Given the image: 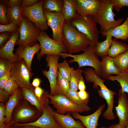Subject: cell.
I'll return each instance as SVG.
<instances>
[{
    "mask_svg": "<svg viewBox=\"0 0 128 128\" xmlns=\"http://www.w3.org/2000/svg\"><path fill=\"white\" fill-rule=\"evenodd\" d=\"M10 72L7 73L0 78V89L3 90L4 86L10 77Z\"/></svg>",
    "mask_w": 128,
    "mask_h": 128,
    "instance_id": "cell-44",
    "label": "cell"
},
{
    "mask_svg": "<svg viewBox=\"0 0 128 128\" xmlns=\"http://www.w3.org/2000/svg\"><path fill=\"white\" fill-rule=\"evenodd\" d=\"M106 79L112 81H117L119 84L122 91L128 94V70L119 73L117 75H110Z\"/></svg>",
    "mask_w": 128,
    "mask_h": 128,
    "instance_id": "cell-29",
    "label": "cell"
},
{
    "mask_svg": "<svg viewBox=\"0 0 128 128\" xmlns=\"http://www.w3.org/2000/svg\"><path fill=\"white\" fill-rule=\"evenodd\" d=\"M105 39L101 42L99 41L95 46L96 53L99 57H102L107 55L108 51L113 41V37L110 35L106 37Z\"/></svg>",
    "mask_w": 128,
    "mask_h": 128,
    "instance_id": "cell-30",
    "label": "cell"
},
{
    "mask_svg": "<svg viewBox=\"0 0 128 128\" xmlns=\"http://www.w3.org/2000/svg\"><path fill=\"white\" fill-rule=\"evenodd\" d=\"M103 37L110 35L116 39L126 41L128 40V16L122 24L106 32H101Z\"/></svg>",
    "mask_w": 128,
    "mask_h": 128,
    "instance_id": "cell-23",
    "label": "cell"
},
{
    "mask_svg": "<svg viewBox=\"0 0 128 128\" xmlns=\"http://www.w3.org/2000/svg\"><path fill=\"white\" fill-rule=\"evenodd\" d=\"M41 82L40 78H36L33 79L31 84L33 87L35 88L39 86Z\"/></svg>",
    "mask_w": 128,
    "mask_h": 128,
    "instance_id": "cell-50",
    "label": "cell"
},
{
    "mask_svg": "<svg viewBox=\"0 0 128 128\" xmlns=\"http://www.w3.org/2000/svg\"><path fill=\"white\" fill-rule=\"evenodd\" d=\"M126 128H128V125H127V127H126Z\"/></svg>",
    "mask_w": 128,
    "mask_h": 128,
    "instance_id": "cell-54",
    "label": "cell"
},
{
    "mask_svg": "<svg viewBox=\"0 0 128 128\" xmlns=\"http://www.w3.org/2000/svg\"></svg>",
    "mask_w": 128,
    "mask_h": 128,
    "instance_id": "cell-55",
    "label": "cell"
},
{
    "mask_svg": "<svg viewBox=\"0 0 128 128\" xmlns=\"http://www.w3.org/2000/svg\"><path fill=\"white\" fill-rule=\"evenodd\" d=\"M101 61L102 78L106 79L112 74L117 75L119 72L114 63V58L107 55L101 57Z\"/></svg>",
    "mask_w": 128,
    "mask_h": 128,
    "instance_id": "cell-24",
    "label": "cell"
},
{
    "mask_svg": "<svg viewBox=\"0 0 128 128\" xmlns=\"http://www.w3.org/2000/svg\"><path fill=\"white\" fill-rule=\"evenodd\" d=\"M63 34V44L69 54L83 51L91 45L89 38L78 31L69 21L64 22Z\"/></svg>",
    "mask_w": 128,
    "mask_h": 128,
    "instance_id": "cell-1",
    "label": "cell"
},
{
    "mask_svg": "<svg viewBox=\"0 0 128 128\" xmlns=\"http://www.w3.org/2000/svg\"><path fill=\"white\" fill-rule=\"evenodd\" d=\"M19 26L17 25L9 23L5 25H0V32H8L14 33L19 31Z\"/></svg>",
    "mask_w": 128,
    "mask_h": 128,
    "instance_id": "cell-38",
    "label": "cell"
},
{
    "mask_svg": "<svg viewBox=\"0 0 128 128\" xmlns=\"http://www.w3.org/2000/svg\"><path fill=\"white\" fill-rule=\"evenodd\" d=\"M44 94L50 99L49 103L56 109L55 111L59 114H65L69 113H82L88 112L91 110L89 106H83L78 105L65 95H52L48 91H45Z\"/></svg>",
    "mask_w": 128,
    "mask_h": 128,
    "instance_id": "cell-5",
    "label": "cell"
},
{
    "mask_svg": "<svg viewBox=\"0 0 128 128\" xmlns=\"http://www.w3.org/2000/svg\"><path fill=\"white\" fill-rule=\"evenodd\" d=\"M102 5L97 13L93 17L96 23L100 26L101 32H106L121 24L122 18L116 20L113 11V6L111 0H101Z\"/></svg>",
    "mask_w": 128,
    "mask_h": 128,
    "instance_id": "cell-4",
    "label": "cell"
},
{
    "mask_svg": "<svg viewBox=\"0 0 128 128\" xmlns=\"http://www.w3.org/2000/svg\"><path fill=\"white\" fill-rule=\"evenodd\" d=\"M113 8L118 12L122 7H128V0H111Z\"/></svg>",
    "mask_w": 128,
    "mask_h": 128,
    "instance_id": "cell-40",
    "label": "cell"
},
{
    "mask_svg": "<svg viewBox=\"0 0 128 128\" xmlns=\"http://www.w3.org/2000/svg\"><path fill=\"white\" fill-rule=\"evenodd\" d=\"M40 50V46L38 43L32 47L20 45L15 50V54L18 56L19 59L24 60L28 69L32 71L31 65L33 57L35 54L39 53Z\"/></svg>",
    "mask_w": 128,
    "mask_h": 128,
    "instance_id": "cell-17",
    "label": "cell"
},
{
    "mask_svg": "<svg viewBox=\"0 0 128 128\" xmlns=\"http://www.w3.org/2000/svg\"><path fill=\"white\" fill-rule=\"evenodd\" d=\"M64 3V0H43V9L50 12L61 13Z\"/></svg>",
    "mask_w": 128,
    "mask_h": 128,
    "instance_id": "cell-31",
    "label": "cell"
},
{
    "mask_svg": "<svg viewBox=\"0 0 128 128\" xmlns=\"http://www.w3.org/2000/svg\"><path fill=\"white\" fill-rule=\"evenodd\" d=\"M43 10L47 25L52 30V39L63 45V31L65 20L62 13L50 12L44 9Z\"/></svg>",
    "mask_w": 128,
    "mask_h": 128,
    "instance_id": "cell-12",
    "label": "cell"
},
{
    "mask_svg": "<svg viewBox=\"0 0 128 128\" xmlns=\"http://www.w3.org/2000/svg\"><path fill=\"white\" fill-rule=\"evenodd\" d=\"M41 31L33 23L23 16L19 26V37L16 45L34 46L37 43V37Z\"/></svg>",
    "mask_w": 128,
    "mask_h": 128,
    "instance_id": "cell-8",
    "label": "cell"
},
{
    "mask_svg": "<svg viewBox=\"0 0 128 128\" xmlns=\"http://www.w3.org/2000/svg\"><path fill=\"white\" fill-rule=\"evenodd\" d=\"M52 113L55 120L62 128H86L81 121L75 120L69 113L61 114L53 109Z\"/></svg>",
    "mask_w": 128,
    "mask_h": 128,
    "instance_id": "cell-22",
    "label": "cell"
},
{
    "mask_svg": "<svg viewBox=\"0 0 128 128\" xmlns=\"http://www.w3.org/2000/svg\"><path fill=\"white\" fill-rule=\"evenodd\" d=\"M43 0H39L30 7L23 9V15L33 23L40 30H47L48 26L45 17L43 8Z\"/></svg>",
    "mask_w": 128,
    "mask_h": 128,
    "instance_id": "cell-11",
    "label": "cell"
},
{
    "mask_svg": "<svg viewBox=\"0 0 128 128\" xmlns=\"http://www.w3.org/2000/svg\"><path fill=\"white\" fill-rule=\"evenodd\" d=\"M118 101L115 108L119 119V123L126 127L128 125V97L121 89L119 91Z\"/></svg>",
    "mask_w": 128,
    "mask_h": 128,
    "instance_id": "cell-16",
    "label": "cell"
},
{
    "mask_svg": "<svg viewBox=\"0 0 128 128\" xmlns=\"http://www.w3.org/2000/svg\"><path fill=\"white\" fill-rule=\"evenodd\" d=\"M58 71L61 76L70 82L71 73L74 69L73 68L70 67L66 60L64 59L62 63H58Z\"/></svg>",
    "mask_w": 128,
    "mask_h": 128,
    "instance_id": "cell-34",
    "label": "cell"
},
{
    "mask_svg": "<svg viewBox=\"0 0 128 128\" xmlns=\"http://www.w3.org/2000/svg\"><path fill=\"white\" fill-rule=\"evenodd\" d=\"M71 25L78 31L87 37L90 40L91 45L95 46L99 41L100 32L92 17L78 15L70 21Z\"/></svg>",
    "mask_w": 128,
    "mask_h": 128,
    "instance_id": "cell-7",
    "label": "cell"
},
{
    "mask_svg": "<svg viewBox=\"0 0 128 128\" xmlns=\"http://www.w3.org/2000/svg\"><path fill=\"white\" fill-rule=\"evenodd\" d=\"M59 55L64 59L68 57L73 58V59L69 60L68 63L77 62L79 68L85 66L92 68L97 74L100 78L102 77L101 61L96 53L95 46H89L81 54L74 55L61 52Z\"/></svg>",
    "mask_w": 128,
    "mask_h": 128,
    "instance_id": "cell-2",
    "label": "cell"
},
{
    "mask_svg": "<svg viewBox=\"0 0 128 128\" xmlns=\"http://www.w3.org/2000/svg\"><path fill=\"white\" fill-rule=\"evenodd\" d=\"M2 2L4 4L7 8L10 7L15 5H21L22 1V0H3Z\"/></svg>",
    "mask_w": 128,
    "mask_h": 128,
    "instance_id": "cell-42",
    "label": "cell"
},
{
    "mask_svg": "<svg viewBox=\"0 0 128 128\" xmlns=\"http://www.w3.org/2000/svg\"><path fill=\"white\" fill-rule=\"evenodd\" d=\"M19 87L16 81L11 76L5 85L3 90L10 96L14 93Z\"/></svg>",
    "mask_w": 128,
    "mask_h": 128,
    "instance_id": "cell-35",
    "label": "cell"
},
{
    "mask_svg": "<svg viewBox=\"0 0 128 128\" xmlns=\"http://www.w3.org/2000/svg\"><path fill=\"white\" fill-rule=\"evenodd\" d=\"M83 72L82 70L79 69L72 70L70 81V89L77 91L78 83L82 77V74Z\"/></svg>",
    "mask_w": 128,
    "mask_h": 128,
    "instance_id": "cell-33",
    "label": "cell"
},
{
    "mask_svg": "<svg viewBox=\"0 0 128 128\" xmlns=\"http://www.w3.org/2000/svg\"><path fill=\"white\" fill-rule=\"evenodd\" d=\"M22 9L19 5L7 8V16L9 23L14 24L19 26L23 16Z\"/></svg>",
    "mask_w": 128,
    "mask_h": 128,
    "instance_id": "cell-26",
    "label": "cell"
},
{
    "mask_svg": "<svg viewBox=\"0 0 128 128\" xmlns=\"http://www.w3.org/2000/svg\"><path fill=\"white\" fill-rule=\"evenodd\" d=\"M0 128H9L6 125L5 123L0 124Z\"/></svg>",
    "mask_w": 128,
    "mask_h": 128,
    "instance_id": "cell-53",
    "label": "cell"
},
{
    "mask_svg": "<svg viewBox=\"0 0 128 128\" xmlns=\"http://www.w3.org/2000/svg\"><path fill=\"white\" fill-rule=\"evenodd\" d=\"M7 8L5 5L1 2L0 4V23L1 25L9 23L7 16Z\"/></svg>",
    "mask_w": 128,
    "mask_h": 128,
    "instance_id": "cell-39",
    "label": "cell"
},
{
    "mask_svg": "<svg viewBox=\"0 0 128 128\" xmlns=\"http://www.w3.org/2000/svg\"><path fill=\"white\" fill-rule=\"evenodd\" d=\"M87 82L94 83L93 88H98V93L100 96L106 101L107 105L106 110L103 113V116L107 120H112L114 119L115 117L113 112L114 102V98L116 93L108 89L105 85V81L99 77L94 71L90 72L87 77Z\"/></svg>",
    "mask_w": 128,
    "mask_h": 128,
    "instance_id": "cell-3",
    "label": "cell"
},
{
    "mask_svg": "<svg viewBox=\"0 0 128 128\" xmlns=\"http://www.w3.org/2000/svg\"><path fill=\"white\" fill-rule=\"evenodd\" d=\"M37 40L40 47V51L37 54V58L39 60L45 55H59L61 53L66 51L63 45L50 38L44 31H40Z\"/></svg>",
    "mask_w": 128,
    "mask_h": 128,
    "instance_id": "cell-10",
    "label": "cell"
},
{
    "mask_svg": "<svg viewBox=\"0 0 128 128\" xmlns=\"http://www.w3.org/2000/svg\"><path fill=\"white\" fill-rule=\"evenodd\" d=\"M9 128H39L30 125H22L17 127L10 126Z\"/></svg>",
    "mask_w": 128,
    "mask_h": 128,
    "instance_id": "cell-52",
    "label": "cell"
},
{
    "mask_svg": "<svg viewBox=\"0 0 128 128\" xmlns=\"http://www.w3.org/2000/svg\"><path fill=\"white\" fill-rule=\"evenodd\" d=\"M23 98L21 88L19 87L14 93L9 96L8 101L5 103L6 114L5 123L8 127L11 126L12 114L14 109Z\"/></svg>",
    "mask_w": 128,
    "mask_h": 128,
    "instance_id": "cell-21",
    "label": "cell"
},
{
    "mask_svg": "<svg viewBox=\"0 0 128 128\" xmlns=\"http://www.w3.org/2000/svg\"><path fill=\"white\" fill-rule=\"evenodd\" d=\"M78 88L79 91L85 90L86 87L83 78L82 77L80 80L78 85Z\"/></svg>",
    "mask_w": 128,
    "mask_h": 128,
    "instance_id": "cell-49",
    "label": "cell"
},
{
    "mask_svg": "<svg viewBox=\"0 0 128 128\" xmlns=\"http://www.w3.org/2000/svg\"><path fill=\"white\" fill-rule=\"evenodd\" d=\"M6 114V110L5 104L0 103V117H5Z\"/></svg>",
    "mask_w": 128,
    "mask_h": 128,
    "instance_id": "cell-48",
    "label": "cell"
},
{
    "mask_svg": "<svg viewBox=\"0 0 128 128\" xmlns=\"http://www.w3.org/2000/svg\"><path fill=\"white\" fill-rule=\"evenodd\" d=\"M105 106V104L101 105L95 112L89 115H82L77 112L71 114L73 117L79 120L86 128H97L99 119Z\"/></svg>",
    "mask_w": 128,
    "mask_h": 128,
    "instance_id": "cell-19",
    "label": "cell"
},
{
    "mask_svg": "<svg viewBox=\"0 0 128 128\" xmlns=\"http://www.w3.org/2000/svg\"><path fill=\"white\" fill-rule=\"evenodd\" d=\"M62 14L65 21H70L78 15L76 0H64Z\"/></svg>",
    "mask_w": 128,
    "mask_h": 128,
    "instance_id": "cell-25",
    "label": "cell"
},
{
    "mask_svg": "<svg viewBox=\"0 0 128 128\" xmlns=\"http://www.w3.org/2000/svg\"><path fill=\"white\" fill-rule=\"evenodd\" d=\"M53 109L49 104H46L44 106L42 115L35 121L26 123H17L12 126L17 127L30 125L39 128H62L54 118L52 113Z\"/></svg>",
    "mask_w": 128,
    "mask_h": 128,
    "instance_id": "cell-13",
    "label": "cell"
},
{
    "mask_svg": "<svg viewBox=\"0 0 128 128\" xmlns=\"http://www.w3.org/2000/svg\"><path fill=\"white\" fill-rule=\"evenodd\" d=\"M128 50V45L117 40L115 38L113 39L112 44L107 53V55L114 58Z\"/></svg>",
    "mask_w": 128,
    "mask_h": 128,
    "instance_id": "cell-27",
    "label": "cell"
},
{
    "mask_svg": "<svg viewBox=\"0 0 128 128\" xmlns=\"http://www.w3.org/2000/svg\"><path fill=\"white\" fill-rule=\"evenodd\" d=\"M101 128H126V127L119 123L112 124L108 127L101 126Z\"/></svg>",
    "mask_w": 128,
    "mask_h": 128,
    "instance_id": "cell-51",
    "label": "cell"
},
{
    "mask_svg": "<svg viewBox=\"0 0 128 128\" xmlns=\"http://www.w3.org/2000/svg\"><path fill=\"white\" fill-rule=\"evenodd\" d=\"M70 89V82L63 78L58 71L55 90V95L65 96Z\"/></svg>",
    "mask_w": 128,
    "mask_h": 128,
    "instance_id": "cell-28",
    "label": "cell"
},
{
    "mask_svg": "<svg viewBox=\"0 0 128 128\" xmlns=\"http://www.w3.org/2000/svg\"><path fill=\"white\" fill-rule=\"evenodd\" d=\"M10 73L11 77L20 87L26 88L34 91L35 88L30 82L33 73L28 69L23 59L13 62Z\"/></svg>",
    "mask_w": 128,
    "mask_h": 128,
    "instance_id": "cell-9",
    "label": "cell"
},
{
    "mask_svg": "<svg viewBox=\"0 0 128 128\" xmlns=\"http://www.w3.org/2000/svg\"><path fill=\"white\" fill-rule=\"evenodd\" d=\"M39 1L38 0H23L21 6L23 9L32 6L37 3Z\"/></svg>",
    "mask_w": 128,
    "mask_h": 128,
    "instance_id": "cell-43",
    "label": "cell"
},
{
    "mask_svg": "<svg viewBox=\"0 0 128 128\" xmlns=\"http://www.w3.org/2000/svg\"><path fill=\"white\" fill-rule=\"evenodd\" d=\"M13 33L8 32L1 33L0 34V48L3 46L8 41Z\"/></svg>",
    "mask_w": 128,
    "mask_h": 128,
    "instance_id": "cell-41",
    "label": "cell"
},
{
    "mask_svg": "<svg viewBox=\"0 0 128 128\" xmlns=\"http://www.w3.org/2000/svg\"><path fill=\"white\" fill-rule=\"evenodd\" d=\"M60 56L59 55H46V60L47 66L49 68L48 71L43 70V75L48 79L50 84V94L55 95V90L58 70V61Z\"/></svg>",
    "mask_w": 128,
    "mask_h": 128,
    "instance_id": "cell-14",
    "label": "cell"
},
{
    "mask_svg": "<svg viewBox=\"0 0 128 128\" xmlns=\"http://www.w3.org/2000/svg\"><path fill=\"white\" fill-rule=\"evenodd\" d=\"M78 15L93 17L98 12L102 5L101 0H76Z\"/></svg>",
    "mask_w": 128,
    "mask_h": 128,
    "instance_id": "cell-15",
    "label": "cell"
},
{
    "mask_svg": "<svg viewBox=\"0 0 128 128\" xmlns=\"http://www.w3.org/2000/svg\"><path fill=\"white\" fill-rule=\"evenodd\" d=\"M21 89L23 98L42 113L44 106L49 104V99L44 94L41 98L39 99L32 90L24 88Z\"/></svg>",
    "mask_w": 128,
    "mask_h": 128,
    "instance_id": "cell-20",
    "label": "cell"
},
{
    "mask_svg": "<svg viewBox=\"0 0 128 128\" xmlns=\"http://www.w3.org/2000/svg\"><path fill=\"white\" fill-rule=\"evenodd\" d=\"M45 92V90L40 86L35 88L34 93L35 95L39 99L41 98Z\"/></svg>",
    "mask_w": 128,
    "mask_h": 128,
    "instance_id": "cell-47",
    "label": "cell"
},
{
    "mask_svg": "<svg viewBox=\"0 0 128 128\" xmlns=\"http://www.w3.org/2000/svg\"><path fill=\"white\" fill-rule=\"evenodd\" d=\"M115 64L119 73L128 70V50L114 58Z\"/></svg>",
    "mask_w": 128,
    "mask_h": 128,
    "instance_id": "cell-32",
    "label": "cell"
},
{
    "mask_svg": "<svg viewBox=\"0 0 128 128\" xmlns=\"http://www.w3.org/2000/svg\"><path fill=\"white\" fill-rule=\"evenodd\" d=\"M9 96L3 90L0 89V102L6 103L8 101Z\"/></svg>",
    "mask_w": 128,
    "mask_h": 128,
    "instance_id": "cell-46",
    "label": "cell"
},
{
    "mask_svg": "<svg viewBox=\"0 0 128 128\" xmlns=\"http://www.w3.org/2000/svg\"><path fill=\"white\" fill-rule=\"evenodd\" d=\"M13 62L7 59L0 57V78L7 73L10 72Z\"/></svg>",
    "mask_w": 128,
    "mask_h": 128,
    "instance_id": "cell-37",
    "label": "cell"
},
{
    "mask_svg": "<svg viewBox=\"0 0 128 128\" xmlns=\"http://www.w3.org/2000/svg\"><path fill=\"white\" fill-rule=\"evenodd\" d=\"M19 37V31L13 33L6 43L0 49V57L13 62L19 59L18 56L14 53V46Z\"/></svg>",
    "mask_w": 128,
    "mask_h": 128,
    "instance_id": "cell-18",
    "label": "cell"
},
{
    "mask_svg": "<svg viewBox=\"0 0 128 128\" xmlns=\"http://www.w3.org/2000/svg\"><path fill=\"white\" fill-rule=\"evenodd\" d=\"M68 98L75 103L81 106H87V102L82 100L80 98L78 92L70 89L65 96Z\"/></svg>",
    "mask_w": 128,
    "mask_h": 128,
    "instance_id": "cell-36",
    "label": "cell"
},
{
    "mask_svg": "<svg viewBox=\"0 0 128 128\" xmlns=\"http://www.w3.org/2000/svg\"><path fill=\"white\" fill-rule=\"evenodd\" d=\"M79 96L82 101L88 102L89 95L88 92L85 90L79 91L78 92Z\"/></svg>",
    "mask_w": 128,
    "mask_h": 128,
    "instance_id": "cell-45",
    "label": "cell"
},
{
    "mask_svg": "<svg viewBox=\"0 0 128 128\" xmlns=\"http://www.w3.org/2000/svg\"><path fill=\"white\" fill-rule=\"evenodd\" d=\"M42 113L23 98L13 112L11 126L17 123H26L34 122Z\"/></svg>",
    "mask_w": 128,
    "mask_h": 128,
    "instance_id": "cell-6",
    "label": "cell"
}]
</instances>
